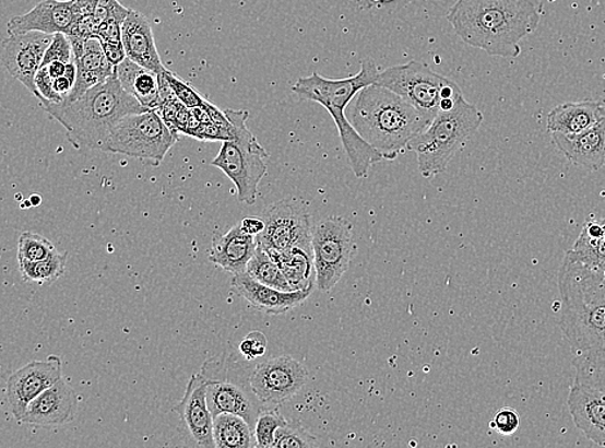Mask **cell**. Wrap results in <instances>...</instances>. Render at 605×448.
Here are the masks:
<instances>
[{"label": "cell", "instance_id": "14", "mask_svg": "<svg viewBox=\"0 0 605 448\" xmlns=\"http://www.w3.org/2000/svg\"><path fill=\"white\" fill-rule=\"evenodd\" d=\"M62 379V361L49 355L45 361H32L13 373L7 381V401L12 415L19 422L28 403Z\"/></svg>", "mask_w": 605, "mask_h": 448}, {"label": "cell", "instance_id": "28", "mask_svg": "<svg viewBox=\"0 0 605 448\" xmlns=\"http://www.w3.org/2000/svg\"><path fill=\"white\" fill-rule=\"evenodd\" d=\"M213 438L217 448L256 447L252 426L246 418L227 412L213 418Z\"/></svg>", "mask_w": 605, "mask_h": 448}, {"label": "cell", "instance_id": "11", "mask_svg": "<svg viewBox=\"0 0 605 448\" xmlns=\"http://www.w3.org/2000/svg\"><path fill=\"white\" fill-rule=\"evenodd\" d=\"M265 231L258 238V244L266 252H282L289 248H304L312 252L311 215L308 204L298 199H283L263 211ZM315 254V252H312Z\"/></svg>", "mask_w": 605, "mask_h": 448}, {"label": "cell", "instance_id": "10", "mask_svg": "<svg viewBox=\"0 0 605 448\" xmlns=\"http://www.w3.org/2000/svg\"><path fill=\"white\" fill-rule=\"evenodd\" d=\"M353 224L341 216H330L312 229V252L317 270V287L330 293L343 279L357 255Z\"/></svg>", "mask_w": 605, "mask_h": 448}, {"label": "cell", "instance_id": "49", "mask_svg": "<svg viewBox=\"0 0 605 448\" xmlns=\"http://www.w3.org/2000/svg\"><path fill=\"white\" fill-rule=\"evenodd\" d=\"M92 2H96V0H92Z\"/></svg>", "mask_w": 605, "mask_h": 448}, {"label": "cell", "instance_id": "19", "mask_svg": "<svg viewBox=\"0 0 605 448\" xmlns=\"http://www.w3.org/2000/svg\"><path fill=\"white\" fill-rule=\"evenodd\" d=\"M75 20L76 14L71 0H43L32 11L11 19L7 33L9 35L31 32L69 34Z\"/></svg>", "mask_w": 605, "mask_h": 448}, {"label": "cell", "instance_id": "46", "mask_svg": "<svg viewBox=\"0 0 605 448\" xmlns=\"http://www.w3.org/2000/svg\"><path fill=\"white\" fill-rule=\"evenodd\" d=\"M28 199H31L33 208H38V205L41 203V197L38 194H33Z\"/></svg>", "mask_w": 605, "mask_h": 448}, {"label": "cell", "instance_id": "47", "mask_svg": "<svg viewBox=\"0 0 605 448\" xmlns=\"http://www.w3.org/2000/svg\"><path fill=\"white\" fill-rule=\"evenodd\" d=\"M595 268H596V269H600L601 272L605 275V259H602V260L600 261V264H597Z\"/></svg>", "mask_w": 605, "mask_h": 448}, {"label": "cell", "instance_id": "20", "mask_svg": "<svg viewBox=\"0 0 605 448\" xmlns=\"http://www.w3.org/2000/svg\"><path fill=\"white\" fill-rule=\"evenodd\" d=\"M568 409L583 435L605 447V392L573 384L569 389Z\"/></svg>", "mask_w": 605, "mask_h": 448}, {"label": "cell", "instance_id": "27", "mask_svg": "<svg viewBox=\"0 0 605 448\" xmlns=\"http://www.w3.org/2000/svg\"><path fill=\"white\" fill-rule=\"evenodd\" d=\"M269 255L282 269L292 290L302 291L317 286L315 254L295 247L282 252H270Z\"/></svg>", "mask_w": 605, "mask_h": 448}, {"label": "cell", "instance_id": "36", "mask_svg": "<svg viewBox=\"0 0 605 448\" xmlns=\"http://www.w3.org/2000/svg\"><path fill=\"white\" fill-rule=\"evenodd\" d=\"M268 339L261 331L249 332L239 343V353L247 362H251L265 355Z\"/></svg>", "mask_w": 605, "mask_h": 448}, {"label": "cell", "instance_id": "38", "mask_svg": "<svg viewBox=\"0 0 605 448\" xmlns=\"http://www.w3.org/2000/svg\"><path fill=\"white\" fill-rule=\"evenodd\" d=\"M131 10L127 9L119 0H96L95 16L99 23L108 20H117L119 23H124Z\"/></svg>", "mask_w": 605, "mask_h": 448}, {"label": "cell", "instance_id": "3", "mask_svg": "<svg viewBox=\"0 0 605 448\" xmlns=\"http://www.w3.org/2000/svg\"><path fill=\"white\" fill-rule=\"evenodd\" d=\"M348 118L360 137L385 161H394L407 152L411 140L426 130L434 119L379 84L359 92Z\"/></svg>", "mask_w": 605, "mask_h": 448}, {"label": "cell", "instance_id": "16", "mask_svg": "<svg viewBox=\"0 0 605 448\" xmlns=\"http://www.w3.org/2000/svg\"><path fill=\"white\" fill-rule=\"evenodd\" d=\"M78 397L63 378L28 403L19 423L34 426L63 425L74 421Z\"/></svg>", "mask_w": 605, "mask_h": 448}, {"label": "cell", "instance_id": "35", "mask_svg": "<svg viewBox=\"0 0 605 448\" xmlns=\"http://www.w3.org/2000/svg\"><path fill=\"white\" fill-rule=\"evenodd\" d=\"M74 60L73 46L69 35L66 33H56L54 34V39L51 45L47 48L45 56V61H43V67L49 66V63L55 61L70 62Z\"/></svg>", "mask_w": 605, "mask_h": 448}, {"label": "cell", "instance_id": "6", "mask_svg": "<svg viewBox=\"0 0 605 448\" xmlns=\"http://www.w3.org/2000/svg\"><path fill=\"white\" fill-rule=\"evenodd\" d=\"M483 119L482 111L461 96L452 109L440 110L429 127L411 140L407 152L416 153L425 179L444 173L455 154L479 130Z\"/></svg>", "mask_w": 605, "mask_h": 448}, {"label": "cell", "instance_id": "1", "mask_svg": "<svg viewBox=\"0 0 605 448\" xmlns=\"http://www.w3.org/2000/svg\"><path fill=\"white\" fill-rule=\"evenodd\" d=\"M559 326L573 354L574 384L605 392V275L565 256Z\"/></svg>", "mask_w": 605, "mask_h": 448}, {"label": "cell", "instance_id": "24", "mask_svg": "<svg viewBox=\"0 0 605 448\" xmlns=\"http://www.w3.org/2000/svg\"><path fill=\"white\" fill-rule=\"evenodd\" d=\"M78 68L76 81L73 90L61 104H70L82 97L85 92L95 85L104 83L116 75V67L108 60L98 37L85 40L83 54L74 60Z\"/></svg>", "mask_w": 605, "mask_h": 448}, {"label": "cell", "instance_id": "4", "mask_svg": "<svg viewBox=\"0 0 605 448\" xmlns=\"http://www.w3.org/2000/svg\"><path fill=\"white\" fill-rule=\"evenodd\" d=\"M379 75L380 71L377 69L376 62L366 59L361 61L359 73L345 78V80H329V78L315 73L300 78L292 87L298 97L322 105L331 114L337 126L347 161L358 179H366L369 169L385 158L360 137L351 120L346 118L345 110L361 90L376 84Z\"/></svg>", "mask_w": 605, "mask_h": 448}, {"label": "cell", "instance_id": "18", "mask_svg": "<svg viewBox=\"0 0 605 448\" xmlns=\"http://www.w3.org/2000/svg\"><path fill=\"white\" fill-rule=\"evenodd\" d=\"M232 291L244 297L252 308L268 313V315L280 316L300 307L302 303L308 300L315 288L284 293V291L265 286V284L254 281L252 276L244 273L233 275Z\"/></svg>", "mask_w": 605, "mask_h": 448}, {"label": "cell", "instance_id": "15", "mask_svg": "<svg viewBox=\"0 0 605 448\" xmlns=\"http://www.w3.org/2000/svg\"><path fill=\"white\" fill-rule=\"evenodd\" d=\"M54 39L52 34L31 32L9 35L3 40L2 62L7 71L37 95L35 78L43 67L47 48Z\"/></svg>", "mask_w": 605, "mask_h": 448}, {"label": "cell", "instance_id": "7", "mask_svg": "<svg viewBox=\"0 0 605 448\" xmlns=\"http://www.w3.org/2000/svg\"><path fill=\"white\" fill-rule=\"evenodd\" d=\"M201 374L213 418L227 412L246 418L254 429L265 406L253 392L252 373L245 362L232 353H224L205 361Z\"/></svg>", "mask_w": 605, "mask_h": 448}, {"label": "cell", "instance_id": "39", "mask_svg": "<svg viewBox=\"0 0 605 448\" xmlns=\"http://www.w3.org/2000/svg\"><path fill=\"white\" fill-rule=\"evenodd\" d=\"M489 426L502 436H512L521 426V417L515 410L503 408L497 412Z\"/></svg>", "mask_w": 605, "mask_h": 448}, {"label": "cell", "instance_id": "41", "mask_svg": "<svg viewBox=\"0 0 605 448\" xmlns=\"http://www.w3.org/2000/svg\"><path fill=\"white\" fill-rule=\"evenodd\" d=\"M122 25L117 20L104 21L98 28V39L102 42H123Z\"/></svg>", "mask_w": 605, "mask_h": 448}, {"label": "cell", "instance_id": "17", "mask_svg": "<svg viewBox=\"0 0 605 448\" xmlns=\"http://www.w3.org/2000/svg\"><path fill=\"white\" fill-rule=\"evenodd\" d=\"M174 411L179 414L182 426L198 446L215 448L213 416L206 402L205 381L201 373L191 376L187 392Z\"/></svg>", "mask_w": 605, "mask_h": 448}, {"label": "cell", "instance_id": "33", "mask_svg": "<svg viewBox=\"0 0 605 448\" xmlns=\"http://www.w3.org/2000/svg\"><path fill=\"white\" fill-rule=\"evenodd\" d=\"M319 446L317 437L298 422H288L277 429L273 448H311Z\"/></svg>", "mask_w": 605, "mask_h": 448}, {"label": "cell", "instance_id": "13", "mask_svg": "<svg viewBox=\"0 0 605 448\" xmlns=\"http://www.w3.org/2000/svg\"><path fill=\"white\" fill-rule=\"evenodd\" d=\"M308 380V369L289 355L262 362L251 375L253 392L265 408H277L292 400Z\"/></svg>", "mask_w": 605, "mask_h": 448}, {"label": "cell", "instance_id": "21", "mask_svg": "<svg viewBox=\"0 0 605 448\" xmlns=\"http://www.w3.org/2000/svg\"><path fill=\"white\" fill-rule=\"evenodd\" d=\"M554 144L574 165L597 170L605 166V113L589 130L574 133H553Z\"/></svg>", "mask_w": 605, "mask_h": 448}, {"label": "cell", "instance_id": "25", "mask_svg": "<svg viewBox=\"0 0 605 448\" xmlns=\"http://www.w3.org/2000/svg\"><path fill=\"white\" fill-rule=\"evenodd\" d=\"M116 75L128 94L147 110H158L162 104L158 73L128 59L116 67Z\"/></svg>", "mask_w": 605, "mask_h": 448}, {"label": "cell", "instance_id": "23", "mask_svg": "<svg viewBox=\"0 0 605 448\" xmlns=\"http://www.w3.org/2000/svg\"><path fill=\"white\" fill-rule=\"evenodd\" d=\"M122 38L128 59L155 73L166 69L155 46L152 25L144 14L131 10L122 25Z\"/></svg>", "mask_w": 605, "mask_h": 448}, {"label": "cell", "instance_id": "34", "mask_svg": "<svg viewBox=\"0 0 605 448\" xmlns=\"http://www.w3.org/2000/svg\"><path fill=\"white\" fill-rule=\"evenodd\" d=\"M165 80L167 81L170 90L174 91L175 96L179 102L187 106L189 109L199 108L205 104L206 99L199 95L198 92L191 87V85L185 83L179 76L167 69L161 71Z\"/></svg>", "mask_w": 605, "mask_h": 448}, {"label": "cell", "instance_id": "9", "mask_svg": "<svg viewBox=\"0 0 605 448\" xmlns=\"http://www.w3.org/2000/svg\"><path fill=\"white\" fill-rule=\"evenodd\" d=\"M376 84L395 92L431 117L440 110L452 109L464 96L458 84L419 61L383 70Z\"/></svg>", "mask_w": 605, "mask_h": 448}, {"label": "cell", "instance_id": "29", "mask_svg": "<svg viewBox=\"0 0 605 448\" xmlns=\"http://www.w3.org/2000/svg\"><path fill=\"white\" fill-rule=\"evenodd\" d=\"M246 273L252 276L254 281L265 284V286L284 291V293H292L294 291L280 266L260 246H258V250H256L251 261L248 262Z\"/></svg>", "mask_w": 605, "mask_h": 448}, {"label": "cell", "instance_id": "48", "mask_svg": "<svg viewBox=\"0 0 605 448\" xmlns=\"http://www.w3.org/2000/svg\"><path fill=\"white\" fill-rule=\"evenodd\" d=\"M377 2H388V0H377Z\"/></svg>", "mask_w": 605, "mask_h": 448}, {"label": "cell", "instance_id": "5", "mask_svg": "<svg viewBox=\"0 0 605 448\" xmlns=\"http://www.w3.org/2000/svg\"><path fill=\"white\" fill-rule=\"evenodd\" d=\"M41 108L66 128L71 145L94 151H102L112 125L119 119L147 111L128 94L117 75L95 85L73 103L46 104Z\"/></svg>", "mask_w": 605, "mask_h": 448}, {"label": "cell", "instance_id": "40", "mask_svg": "<svg viewBox=\"0 0 605 448\" xmlns=\"http://www.w3.org/2000/svg\"><path fill=\"white\" fill-rule=\"evenodd\" d=\"M102 23L96 19L95 14H87L75 20L68 35H76L82 38L97 37L98 28Z\"/></svg>", "mask_w": 605, "mask_h": 448}, {"label": "cell", "instance_id": "32", "mask_svg": "<svg viewBox=\"0 0 605 448\" xmlns=\"http://www.w3.org/2000/svg\"><path fill=\"white\" fill-rule=\"evenodd\" d=\"M56 252L52 241L40 236V234L24 232L19 238V261H39L49 258V256Z\"/></svg>", "mask_w": 605, "mask_h": 448}, {"label": "cell", "instance_id": "12", "mask_svg": "<svg viewBox=\"0 0 605 448\" xmlns=\"http://www.w3.org/2000/svg\"><path fill=\"white\" fill-rule=\"evenodd\" d=\"M269 154L252 138L245 141H224L211 165L229 177L238 191V201L252 205L259 194V185L268 174Z\"/></svg>", "mask_w": 605, "mask_h": 448}, {"label": "cell", "instance_id": "43", "mask_svg": "<svg viewBox=\"0 0 605 448\" xmlns=\"http://www.w3.org/2000/svg\"><path fill=\"white\" fill-rule=\"evenodd\" d=\"M240 226L246 233L258 237L263 231H265V220H263L262 216L247 217L240 223Z\"/></svg>", "mask_w": 605, "mask_h": 448}, {"label": "cell", "instance_id": "31", "mask_svg": "<svg viewBox=\"0 0 605 448\" xmlns=\"http://www.w3.org/2000/svg\"><path fill=\"white\" fill-rule=\"evenodd\" d=\"M287 423L277 408H263L253 429L256 447H273L277 429Z\"/></svg>", "mask_w": 605, "mask_h": 448}, {"label": "cell", "instance_id": "2", "mask_svg": "<svg viewBox=\"0 0 605 448\" xmlns=\"http://www.w3.org/2000/svg\"><path fill=\"white\" fill-rule=\"evenodd\" d=\"M447 20L467 46L515 59L521 42L536 32L541 14L533 0H458Z\"/></svg>", "mask_w": 605, "mask_h": 448}, {"label": "cell", "instance_id": "30", "mask_svg": "<svg viewBox=\"0 0 605 448\" xmlns=\"http://www.w3.org/2000/svg\"><path fill=\"white\" fill-rule=\"evenodd\" d=\"M68 254L57 251L39 261H19L24 281L38 284H51L66 273Z\"/></svg>", "mask_w": 605, "mask_h": 448}, {"label": "cell", "instance_id": "45", "mask_svg": "<svg viewBox=\"0 0 605 448\" xmlns=\"http://www.w3.org/2000/svg\"><path fill=\"white\" fill-rule=\"evenodd\" d=\"M48 68L49 74L56 80V78L66 75L67 73V63L61 61H55L46 66Z\"/></svg>", "mask_w": 605, "mask_h": 448}, {"label": "cell", "instance_id": "42", "mask_svg": "<svg viewBox=\"0 0 605 448\" xmlns=\"http://www.w3.org/2000/svg\"><path fill=\"white\" fill-rule=\"evenodd\" d=\"M106 57L114 67H118L127 59L123 42H102Z\"/></svg>", "mask_w": 605, "mask_h": 448}, {"label": "cell", "instance_id": "44", "mask_svg": "<svg viewBox=\"0 0 605 448\" xmlns=\"http://www.w3.org/2000/svg\"><path fill=\"white\" fill-rule=\"evenodd\" d=\"M74 87V82L70 80L67 75H62L59 78H56L54 80V89L60 96L66 99V97L70 94L71 90Z\"/></svg>", "mask_w": 605, "mask_h": 448}, {"label": "cell", "instance_id": "26", "mask_svg": "<svg viewBox=\"0 0 605 448\" xmlns=\"http://www.w3.org/2000/svg\"><path fill=\"white\" fill-rule=\"evenodd\" d=\"M604 113V106L592 99L561 104L547 116V130L551 133H580L600 122Z\"/></svg>", "mask_w": 605, "mask_h": 448}, {"label": "cell", "instance_id": "8", "mask_svg": "<svg viewBox=\"0 0 605 448\" xmlns=\"http://www.w3.org/2000/svg\"><path fill=\"white\" fill-rule=\"evenodd\" d=\"M179 134L166 125L156 110L130 114L114 123L103 152L123 154L159 166Z\"/></svg>", "mask_w": 605, "mask_h": 448}, {"label": "cell", "instance_id": "37", "mask_svg": "<svg viewBox=\"0 0 605 448\" xmlns=\"http://www.w3.org/2000/svg\"><path fill=\"white\" fill-rule=\"evenodd\" d=\"M35 87H37V95L41 105L46 104H61L63 97L57 94L54 89V78L49 74L47 67H41L38 71L37 78H35Z\"/></svg>", "mask_w": 605, "mask_h": 448}, {"label": "cell", "instance_id": "22", "mask_svg": "<svg viewBox=\"0 0 605 448\" xmlns=\"http://www.w3.org/2000/svg\"><path fill=\"white\" fill-rule=\"evenodd\" d=\"M258 246V238L246 233L240 224H237L226 233H216L213 236L209 259L226 273L244 274Z\"/></svg>", "mask_w": 605, "mask_h": 448}]
</instances>
